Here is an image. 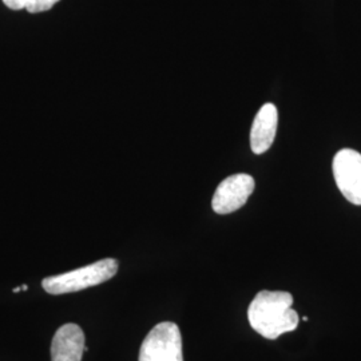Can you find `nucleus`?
<instances>
[{"label":"nucleus","mask_w":361,"mask_h":361,"mask_svg":"<svg viewBox=\"0 0 361 361\" xmlns=\"http://www.w3.org/2000/svg\"><path fill=\"white\" fill-rule=\"evenodd\" d=\"M59 0H3V3L11 10H27L28 13H39L51 10Z\"/></svg>","instance_id":"obj_8"},{"label":"nucleus","mask_w":361,"mask_h":361,"mask_svg":"<svg viewBox=\"0 0 361 361\" xmlns=\"http://www.w3.org/2000/svg\"><path fill=\"white\" fill-rule=\"evenodd\" d=\"M253 190V177L247 174L231 176L219 183L212 200V207L219 214H231L245 205Z\"/></svg>","instance_id":"obj_5"},{"label":"nucleus","mask_w":361,"mask_h":361,"mask_svg":"<svg viewBox=\"0 0 361 361\" xmlns=\"http://www.w3.org/2000/svg\"><path fill=\"white\" fill-rule=\"evenodd\" d=\"M292 304L293 296L288 292L261 290L249 305V324L258 335L268 340L293 332L300 323V317Z\"/></svg>","instance_id":"obj_1"},{"label":"nucleus","mask_w":361,"mask_h":361,"mask_svg":"<svg viewBox=\"0 0 361 361\" xmlns=\"http://www.w3.org/2000/svg\"><path fill=\"white\" fill-rule=\"evenodd\" d=\"M336 185L350 204L361 205V154L352 149L340 150L334 158Z\"/></svg>","instance_id":"obj_4"},{"label":"nucleus","mask_w":361,"mask_h":361,"mask_svg":"<svg viewBox=\"0 0 361 361\" xmlns=\"http://www.w3.org/2000/svg\"><path fill=\"white\" fill-rule=\"evenodd\" d=\"M27 289H28L27 285H22V286H20V292H26Z\"/></svg>","instance_id":"obj_9"},{"label":"nucleus","mask_w":361,"mask_h":361,"mask_svg":"<svg viewBox=\"0 0 361 361\" xmlns=\"http://www.w3.org/2000/svg\"><path fill=\"white\" fill-rule=\"evenodd\" d=\"M279 122V111L274 104H265L253 121L250 130V147L255 154H262L271 149Z\"/></svg>","instance_id":"obj_7"},{"label":"nucleus","mask_w":361,"mask_h":361,"mask_svg":"<svg viewBox=\"0 0 361 361\" xmlns=\"http://www.w3.org/2000/svg\"><path fill=\"white\" fill-rule=\"evenodd\" d=\"M119 264L116 259L104 258L75 271L47 277L42 281V286L47 293L55 296L75 293L109 281L116 276Z\"/></svg>","instance_id":"obj_2"},{"label":"nucleus","mask_w":361,"mask_h":361,"mask_svg":"<svg viewBox=\"0 0 361 361\" xmlns=\"http://www.w3.org/2000/svg\"><path fill=\"white\" fill-rule=\"evenodd\" d=\"M140 361H183L182 336L176 323L157 324L145 337L140 349Z\"/></svg>","instance_id":"obj_3"},{"label":"nucleus","mask_w":361,"mask_h":361,"mask_svg":"<svg viewBox=\"0 0 361 361\" xmlns=\"http://www.w3.org/2000/svg\"><path fill=\"white\" fill-rule=\"evenodd\" d=\"M85 334L77 324L62 325L52 337L51 361H82L86 348Z\"/></svg>","instance_id":"obj_6"},{"label":"nucleus","mask_w":361,"mask_h":361,"mask_svg":"<svg viewBox=\"0 0 361 361\" xmlns=\"http://www.w3.org/2000/svg\"><path fill=\"white\" fill-rule=\"evenodd\" d=\"M13 293H18V292H20V286L19 288H15L13 290Z\"/></svg>","instance_id":"obj_10"}]
</instances>
